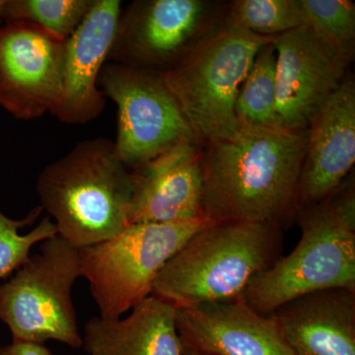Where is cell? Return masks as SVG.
Instances as JSON below:
<instances>
[{"label":"cell","instance_id":"6da1fadb","mask_svg":"<svg viewBox=\"0 0 355 355\" xmlns=\"http://www.w3.org/2000/svg\"><path fill=\"white\" fill-rule=\"evenodd\" d=\"M308 130L240 127L202 147V207L212 222H257L284 230L297 214Z\"/></svg>","mask_w":355,"mask_h":355},{"label":"cell","instance_id":"7a4b0ae2","mask_svg":"<svg viewBox=\"0 0 355 355\" xmlns=\"http://www.w3.org/2000/svg\"><path fill=\"white\" fill-rule=\"evenodd\" d=\"M37 193L58 235L77 249L106 241L130 224L132 173L106 137L83 140L44 167Z\"/></svg>","mask_w":355,"mask_h":355},{"label":"cell","instance_id":"3957f363","mask_svg":"<svg viewBox=\"0 0 355 355\" xmlns=\"http://www.w3.org/2000/svg\"><path fill=\"white\" fill-rule=\"evenodd\" d=\"M282 229L257 222H211L168 261L153 295L187 307L241 300L254 279L282 258Z\"/></svg>","mask_w":355,"mask_h":355},{"label":"cell","instance_id":"277c9868","mask_svg":"<svg viewBox=\"0 0 355 355\" xmlns=\"http://www.w3.org/2000/svg\"><path fill=\"white\" fill-rule=\"evenodd\" d=\"M273 40L230 24L226 18L219 31L162 74L200 146L239 130L236 98L259 51Z\"/></svg>","mask_w":355,"mask_h":355},{"label":"cell","instance_id":"5b68a950","mask_svg":"<svg viewBox=\"0 0 355 355\" xmlns=\"http://www.w3.org/2000/svg\"><path fill=\"white\" fill-rule=\"evenodd\" d=\"M211 222L128 224L106 241L79 249L81 277L88 282L100 317L119 319L151 295L168 261Z\"/></svg>","mask_w":355,"mask_h":355},{"label":"cell","instance_id":"8992f818","mask_svg":"<svg viewBox=\"0 0 355 355\" xmlns=\"http://www.w3.org/2000/svg\"><path fill=\"white\" fill-rule=\"evenodd\" d=\"M81 277L79 249L58 235L42 242L39 252L0 286V321L13 342L55 340L80 349L71 291Z\"/></svg>","mask_w":355,"mask_h":355},{"label":"cell","instance_id":"52a82bcc","mask_svg":"<svg viewBox=\"0 0 355 355\" xmlns=\"http://www.w3.org/2000/svg\"><path fill=\"white\" fill-rule=\"evenodd\" d=\"M301 229L291 254L253 279L241 300L270 315L293 299L331 288L355 291V231L335 216L326 202L298 210Z\"/></svg>","mask_w":355,"mask_h":355},{"label":"cell","instance_id":"ba28073f","mask_svg":"<svg viewBox=\"0 0 355 355\" xmlns=\"http://www.w3.org/2000/svg\"><path fill=\"white\" fill-rule=\"evenodd\" d=\"M216 0H137L121 12L109 60L154 73L169 71L223 27Z\"/></svg>","mask_w":355,"mask_h":355},{"label":"cell","instance_id":"9c48e42d","mask_svg":"<svg viewBox=\"0 0 355 355\" xmlns=\"http://www.w3.org/2000/svg\"><path fill=\"white\" fill-rule=\"evenodd\" d=\"M98 85L105 97L116 103L114 147L130 171L180 144H198L162 74L110 62Z\"/></svg>","mask_w":355,"mask_h":355},{"label":"cell","instance_id":"30bf717a","mask_svg":"<svg viewBox=\"0 0 355 355\" xmlns=\"http://www.w3.org/2000/svg\"><path fill=\"white\" fill-rule=\"evenodd\" d=\"M64 46L27 23L0 27V107L22 121L53 113L62 93Z\"/></svg>","mask_w":355,"mask_h":355},{"label":"cell","instance_id":"8fae6325","mask_svg":"<svg viewBox=\"0 0 355 355\" xmlns=\"http://www.w3.org/2000/svg\"><path fill=\"white\" fill-rule=\"evenodd\" d=\"M123 12L119 0H94L73 34L64 42L62 93L53 116L67 125L96 120L106 107L99 77L113 46Z\"/></svg>","mask_w":355,"mask_h":355},{"label":"cell","instance_id":"7c38bea8","mask_svg":"<svg viewBox=\"0 0 355 355\" xmlns=\"http://www.w3.org/2000/svg\"><path fill=\"white\" fill-rule=\"evenodd\" d=\"M277 114L279 125L308 130L315 114L349 74L303 25L275 36Z\"/></svg>","mask_w":355,"mask_h":355},{"label":"cell","instance_id":"4fadbf2b","mask_svg":"<svg viewBox=\"0 0 355 355\" xmlns=\"http://www.w3.org/2000/svg\"><path fill=\"white\" fill-rule=\"evenodd\" d=\"M354 163L355 81L349 73L308 128L297 211L324 202L352 174Z\"/></svg>","mask_w":355,"mask_h":355},{"label":"cell","instance_id":"5bb4252c","mask_svg":"<svg viewBox=\"0 0 355 355\" xmlns=\"http://www.w3.org/2000/svg\"><path fill=\"white\" fill-rule=\"evenodd\" d=\"M178 334L186 347L209 355H294L275 317L242 300L176 308Z\"/></svg>","mask_w":355,"mask_h":355},{"label":"cell","instance_id":"9a60e30c","mask_svg":"<svg viewBox=\"0 0 355 355\" xmlns=\"http://www.w3.org/2000/svg\"><path fill=\"white\" fill-rule=\"evenodd\" d=\"M202 147L180 144L132 171L130 224L181 223L205 218Z\"/></svg>","mask_w":355,"mask_h":355},{"label":"cell","instance_id":"2e32d148","mask_svg":"<svg viewBox=\"0 0 355 355\" xmlns=\"http://www.w3.org/2000/svg\"><path fill=\"white\" fill-rule=\"evenodd\" d=\"M272 315L294 355H355V291L306 294Z\"/></svg>","mask_w":355,"mask_h":355},{"label":"cell","instance_id":"e0dca14e","mask_svg":"<svg viewBox=\"0 0 355 355\" xmlns=\"http://www.w3.org/2000/svg\"><path fill=\"white\" fill-rule=\"evenodd\" d=\"M130 311L125 319L89 320L83 338L87 355H183L174 305L151 294Z\"/></svg>","mask_w":355,"mask_h":355},{"label":"cell","instance_id":"ac0fdd59","mask_svg":"<svg viewBox=\"0 0 355 355\" xmlns=\"http://www.w3.org/2000/svg\"><path fill=\"white\" fill-rule=\"evenodd\" d=\"M275 65L277 53L272 42L259 51L236 98L235 116L239 128L280 127Z\"/></svg>","mask_w":355,"mask_h":355},{"label":"cell","instance_id":"d6986e66","mask_svg":"<svg viewBox=\"0 0 355 355\" xmlns=\"http://www.w3.org/2000/svg\"><path fill=\"white\" fill-rule=\"evenodd\" d=\"M303 25L349 69L355 55V6L349 0H299Z\"/></svg>","mask_w":355,"mask_h":355},{"label":"cell","instance_id":"ffe728a7","mask_svg":"<svg viewBox=\"0 0 355 355\" xmlns=\"http://www.w3.org/2000/svg\"><path fill=\"white\" fill-rule=\"evenodd\" d=\"M94 0H7L6 23L36 26L60 41H67L83 22Z\"/></svg>","mask_w":355,"mask_h":355},{"label":"cell","instance_id":"44dd1931","mask_svg":"<svg viewBox=\"0 0 355 355\" xmlns=\"http://www.w3.org/2000/svg\"><path fill=\"white\" fill-rule=\"evenodd\" d=\"M227 22L263 37H275L303 26L299 0H234Z\"/></svg>","mask_w":355,"mask_h":355},{"label":"cell","instance_id":"7402d4cb","mask_svg":"<svg viewBox=\"0 0 355 355\" xmlns=\"http://www.w3.org/2000/svg\"><path fill=\"white\" fill-rule=\"evenodd\" d=\"M42 212L43 209L39 205L25 218L15 220L0 210V279H6L15 272L28 260L35 245L58 235L57 226L49 217L27 234H20V229L32 225Z\"/></svg>","mask_w":355,"mask_h":355},{"label":"cell","instance_id":"603a6c76","mask_svg":"<svg viewBox=\"0 0 355 355\" xmlns=\"http://www.w3.org/2000/svg\"><path fill=\"white\" fill-rule=\"evenodd\" d=\"M324 202L343 224L355 231V179L354 173L352 175L350 174Z\"/></svg>","mask_w":355,"mask_h":355},{"label":"cell","instance_id":"cb8c5ba5","mask_svg":"<svg viewBox=\"0 0 355 355\" xmlns=\"http://www.w3.org/2000/svg\"><path fill=\"white\" fill-rule=\"evenodd\" d=\"M0 355H53L46 345L41 343L13 342L0 347Z\"/></svg>","mask_w":355,"mask_h":355},{"label":"cell","instance_id":"d4e9b609","mask_svg":"<svg viewBox=\"0 0 355 355\" xmlns=\"http://www.w3.org/2000/svg\"><path fill=\"white\" fill-rule=\"evenodd\" d=\"M7 0H0V22L4 21Z\"/></svg>","mask_w":355,"mask_h":355},{"label":"cell","instance_id":"484cf974","mask_svg":"<svg viewBox=\"0 0 355 355\" xmlns=\"http://www.w3.org/2000/svg\"><path fill=\"white\" fill-rule=\"evenodd\" d=\"M183 355H209V354H202V352H196V350L189 349V347H186L183 345Z\"/></svg>","mask_w":355,"mask_h":355}]
</instances>
